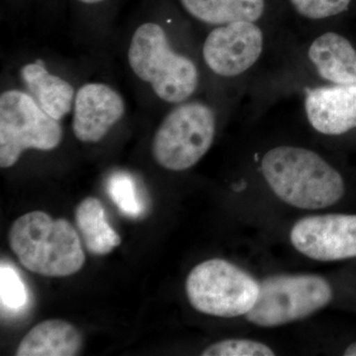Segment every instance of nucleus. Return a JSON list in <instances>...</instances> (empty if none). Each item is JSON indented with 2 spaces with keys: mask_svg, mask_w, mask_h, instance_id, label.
I'll return each mask as SVG.
<instances>
[{
  "mask_svg": "<svg viewBox=\"0 0 356 356\" xmlns=\"http://www.w3.org/2000/svg\"><path fill=\"white\" fill-rule=\"evenodd\" d=\"M124 113L125 104L116 90L106 84H86L76 92L72 131L81 142H99Z\"/></svg>",
  "mask_w": 356,
  "mask_h": 356,
  "instance_id": "nucleus-10",
  "label": "nucleus"
},
{
  "mask_svg": "<svg viewBox=\"0 0 356 356\" xmlns=\"http://www.w3.org/2000/svg\"><path fill=\"white\" fill-rule=\"evenodd\" d=\"M307 119L314 130L339 136L356 128V84H330L307 91Z\"/></svg>",
  "mask_w": 356,
  "mask_h": 356,
  "instance_id": "nucleus-11",
  "label": "nucleus"
},
{
  "mask_svg": "<svg viewBox=\"0 0 356 356\" xmlns=\"http://www.w3.org/2000/svg\"><path fill=\"white\" fill-rule=\"evenodd\" d=\"M261 168L274 194L299 209L331 207L346 192L341 173L320 154L305 147H273L262 156Z\"/></svg>",
  "mask_w": 356,
  "mask_h": 356,
  "instance_id": "nucleus-1",
  "label": "nucleus"
},
{
  "mask_svg": "<svg viewBox=\"0 0 356 356\" xmlns=\"http://www.w3.org/2000/svg\"><path fill=\"white\" fill-rule=\"evenodd\" d=\"M203 356H273L275 353L266 343L252 339H226L211 344Z\"/></svg>",
  "mask_w": 356,
  "mask_h": 356,
  "instance_id": "nucleus-19",
  "label": "nucleus"
},
{
  "mask_svg": "<svg viewBox=\"0 0 356 356\" xmlns=\"http://www.w3.org/2000/svg\"><path fill=\"white\" fill-rule=\"evenodd\" d=\"M192 17L210 25L238 21L257 22L266 9V0H180Z\"/></svg>",
  "mask_w": 356,
  "mask_h": 356,
  "instance_id": "nucleus-15",
  "label": "nucleus"
},
{
  "mask_svg": "<svg viewBox=\"0 0 356 356\" xmlns=\"http://www.w3.org/2000/svg\"><path fill=\"white\" fill-rule=\"evenodd\" d=\"M128 60L134 74L151 84L154 92L166 102H184L198 88L195 63L173 51L165 29L156 23L137 28L129 47Z\"/></svg>",
  "mask_w": 356,
  "mask_h": 356,
  "instance_id": "nucleus-3",
  "label": "nucleus"
},
{
  "mask_svg": "<svg viewBox=\"0 0 356 356\" xmlns=\"http://www.w3.org/2000/svg\"><path fill=\"white\" fill-rule=\"evenodd\" d=\"M107 192L115 205L125 216L139 218L145 212L144 203L138 193L132 177L126 173H115L107 182Z\"/></svg>",
  "mask_w": 356,
  "mask_h": 356,
  "instance_id": "nucleus-17",
  "label": "nucleus"
},
{
  "mask_svg": "<svg viewBox=\"0 0 356 356\" xmlns=\"http://www.w3.org/2000/svg\"><path fill=\"white\" fill-rule=\"evenodd\" d=\"M293 247L309 259L336 261L356 257V215L325 214L299 220L290 232Z\"/></svg>",
  "mask_w": 356,
  "mask_h": 356,
  "instance_id": "nucleus-9",
  "label": "nucleus"
},
{
  "mask_svg": "<svg viewBox=\"0 0 356 356\" xmlns=\"http://www.w3.org/2000/svg\"><path fill=\"white\" fill-rule=\"evenodd\" d=\"M346 356H356V343H351L346 350H344Z\"/></svg>",
  "mask_w": 356,
  "mask_h": 356,
  "instance_id": "nucleus-21",
  "label": "nucleus"
},
{
  "mask_svg": "<svg viewBox=\"0 0 356 356\" xmlns=\"http://www.w3.org/2000/svg\"><path fill=\"white\" fill-rule=\"evenodd\" d=\"M0 297L2 311L19 313L29 302L28 291L19 274L9 264L0 266Z\"/></svg>",
  "mask_w": 356,
  "mask_h": 356,
  "instance_id": "nucleus-18",
  "label": "nucleus"
},
{
  "mask_svg": "<svg viewBox=\"0 0 356 356\" xmlns=\"http://www.w3.org/2000/svg\"><path fill=\"white\" fill-rule=\"evenodd\" d=\"M79 1L83 2L86 4H95L104 1V0H79Z\"/></svg>",
  "mask_w": 356,
  "mask_h": 356,
  "instance_id": "nucleus-22",
  "label": "nucleus"
},
{
  "mask_svg": "<svg viewBox=\"0 0 356 356\" xmlns=\"http://www.w3.org/2000/svg\"><path fill=\"white\" fill-rule=\"evenodd\" d=\"M308 58L324 81L332 84H356V50L343 35L321 34L309 46Z\"/></svg>",
  "mask_w": 356,
  "mask_h": 356,
  "instance_id": "nucleus-12",
  "label": "nucleus"
},
{
  "mask_svg": "<svg viewBox=\"0 0 356 356\" xmlns=\"http://www.w3.org/2000/svg\"><path fill=\"white\" fill-rule=\"evenodd\" d=\"M83 339L70 323L47 320L26 334L16 350L17 356H74L81 350Z\"/></svg>",
  "mask_w": 356,
  "mask_h": 356,
  "instance_id": "nucleus-13",
  "label": "nucleus"
},
{
  "mask_svg": "<svg viewBox=\"0 0 356 356\" xmlns=\"http://www.w3.org/2000/svg\"><path fill=\"white\" fill-rule=\"evenodd\" d=\"M264 43V32L257 22L238 21L218 26L204 42L203 58L217 76L236 77L259 62Z\"/></svg>",
  "mask_w": 356,
  "mask_h": 356,
  "instance_id": "nucleus-8",
  "label": "nucleus"
},
{
  "mask_svg": "<svg viewBox=\"0 0 356 356\" xmlns=\"http://www.w3.org/2000/svg\"><path fill=\"white\" fill-rule=\"evenodd\" d=\"M21 76L39 106L55 120L60 121L72 110L74 89L62 77L50 74L39 63L26 65Z\"/></svg>",
  "mask_w": 356,
  "mask_h": 356,
  "instance_id": "nucleus-14",
  "label": "nucleus"
},
{
  "mask_svg": "<svg viewBox=\"0 0 356 356\" xmlns=\"http://www.w3.org/2000/svg\"><path fill=\"white\" fill-rule=\"evenodd\" d=\"M216 127V115L209 105L182 102L166 115L154 134V159L165 170H189L212 147Z\"/></svg>",
  "mask_w": 356,
  "mask_h": 356,
  "instance_id": "nucleus-6",
  "label": "nucleus"
},
{
  "mask_svg": "<svg viewBox=\"0 0 356 356\" xmlns=\"http://www.w3.org/2000/svg\"><path fill=\"white\" fill-rule=\"evenodd\" d=\"M9 245L22 266L48 277L79 273L86 262L81 238L70 222L43 211L18 218L9 232Z\"/></svg>",
  "mask_w": 356,
  "mask_h": 356,
  "instance_id": "nucleus-2",
  "label": "nucleus"
},
{
  "mask_svg": "<svg viewBox=\"0 0 356 356\" xmlns=\"http://www.w3.org/2000/svg\"><path fill=\"white\" fill-rule=\"evenodd\" d=\"M187 298L196 311L220 318L247 315L257 302L259 282L222 259L201 262L187 276Z\"/></svg>",
  "mask_w": 356,
  "mask_h": 356,
  "instance_id": "nucleus-4",
  "label": "nucleus"
},
{
  "mask_svg": "<svg viewBox=\"0 0 356 356\" xmlns=\"http://www.w3.org/2000/svg\"><path fill=\"white\" fill-rule=\"evenodd\" d=\"M295 10L311 20H322L348 10L351 0H290Z\"/></svg>",
  "mask_w": 356,
  "mask_h": 356,
  "instance_id": "nucleus-20",
  "label": "nucleus"
},
{
  "mask_svg": "<svg viewBox=\"0 0 356 356\" xmlns=\"http://www.w3.org/2000/svg\"><path fill=\"white\" fill-rule=\"evenodd\" d=\"M74 216L76 228L90 254L106 255L120 245V236L110 226L104 207L97 198L88 197L81 201Z\"/></svg>",
  "mask_w": 356,
  "mask_h": 356,
  "instance_id": "nucleus-16",
  "label": "nucleus"
},
{
  "mask_svg": "<svg viewBox=\"0 0 356 356\" xmlns=\"http://www.w3.org/2000/svg\"><path fill=\"white\" fill-rule=\"evenodd\" d=\"M332 299V286L321 276H269L259 282V297L245 318L257 327H280L310 317L329 305Z\"/></svg>",
  "mask_w": 356,
  "mask_h": 356,
  "instance_id": "nucleus-5",
  "label": "nucleus"
},
{
  "mask_svg": "<svg viewBox=\"0 0 356 356\" xmlns=\"http://www.w3.org/2000/svg\"><path fill=\"white\" fill-rule=\"evenodd\" d=\"M63 129L31 95L19 90L0 96V166L11 168L26 149L51 151L60 144Z\"/></svg>",
  "mask_w": 356,
  "mask_h": 356,
  "instance_id": "nucleus-7",
  "label": "nucleus"
}]
</instances>
